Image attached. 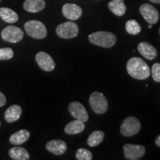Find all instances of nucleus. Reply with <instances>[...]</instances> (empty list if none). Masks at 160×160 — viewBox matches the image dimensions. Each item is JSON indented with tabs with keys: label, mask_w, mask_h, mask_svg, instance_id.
Wrapping results in <instances>:
<instances>
[{
	"label": "nucleus",
	"mask_w": 160,
	"mask_h": 160,
	"mask_svg": "<svg viewBox=\"0 0 160 160\" xmlns=\"http://www.w3.org/2000/svg\"><path fill=\"white\" fill-rule=\"evenodd\" d=\"M30 137V132L27 130H20L17 133L12 134L10 137V142L12 145H19L25 143Z\"/></svg>",
	"instance_id": "nucleus-18"
},
{
	"label": "nucleus",
	"mask_w": 160,
	"mask_h": 160,
	"mask_svg": "<svg viewBox=\"0 0 160 160\" xmlns=\"http://www.w3.org/2000/svg\"><path fill=\"white\" fill-rule=\"evenodd\" d=\"M124 156L129 160H137L145 155V148L143 145L126 144L123 146Z\"/></svg>",
	"instance_id": "nucleus-8"
},
{
	"label": "nucleus",
	"mask_w": 160,
	"mask_h": 160,
	"mask_svg": "<svg viewBox=\"0 0 160 160\" xmlns=\"http://www.w3.org/2000/svg\"><path fill=\"white\" fill-rule=\"evenodd\" d=\"M0 125H1V122H0Z\"/></svg>",
	"instance_id": "nucleus-32"
},
{
	"label": "nucleus",
	"mask_w": 160,
	"mask_h": 160,
	"mask_svg": "<svg viewBox=\"0 0 160 160\" xmlns=\"http://www.w3.org/2000/svg\"><path fill=\"white\" fill-rule=\"evenodd\" d=\"M0 1H1V0H0Z\"/></svg>",
	"instance_id": "nucleus-33"
},
{
	"label": "nucleus",
	"mask_w": 160,
	"mask_h": 160,
	"mask_svg": "<svg viewBox=\"0 0 160 160\" xmlns=\"http://www.w3.org/2000/svg\"><path fill=\"white\" fill-rule=\"evenodd\" d=\"M148 28H152V25H151V24H150V25L148 26Z\"/></svg>",
	"instance_id": "nucleus-30"
},
{
	"label": "nucleus",
	"mask_w": 160,
	"mask_h": 160,
	"mask_svg": "<svg viewBox=\"0 0 160 160\" xmlns=\"http://www.w3.org/2000/svg\"><path fill=\"white\" fill-rule=\"evenodd\" d=\"M46 149L55 155H62L67 151V145L62 140L53 139L46 144Z\"/></svg>",
	"instance_id": "nucleus-13"
},
{
	"label": "nucleus",
	"mask_w": 160,
	"mask_h": 160,
	"mask_svg": "<svg viewBox=\"0 0 160 160\" xmlns=\"http://www.w3.org/2000/svg\"><path fill=\"white\" fill-rule=\"evenodd\" d=\"M125 29L129 34L137 35L141 31V26L136 20L131 19L126 22Z\"/></svg>",
	"instance_id": "nucleus-23"
},
{
	"label": "nucleus",
	"mask_w": 160,
	"mask_h": 160,
	"mask_svg": "<svg viewBox=\"0 0 160 160\" xmlns=\"http://www.w3.org/2000/svg\"><path fill=\"white\" fill-rule=\"evenodd\" d=\"M76 158L78 160H91L93 159V155L89 150L79 148L76 153Z\"/></svg>",
	"instance_id": "nucleus-24"
},
{
	"label": "nucleus",
	"mask_w": 160,
	"mask_h": 160,
	"mask_svg": "<svg viewBox=\"0 0 160 160\" xmlns=\"http://www.w3.org/2000/svg\"><path fill=\"white\" fill-rule=\"evenodd\" d=\"M155 143H156V145L158 146V147L160 148V135H159L157 137V139H156V140H155Z\"/></svg>",
	"instance_id": "nucleus-28"
},
{
	"label": "nucleus",
	"mask_w": 160,
	"mask_h": 160,
	"mask_svg": "<svg viewBox=\"0 0 160 160\" xmlns=\"http://www.w3.org/2000/svg\"><path fill=\"white\" fill-rule=\"evenodd\" d=\"M25 30L28 35L33 39H42L47 36V29L45 25L37 20H31L25 24Z\"/></svg>",
	"instance_id": "nucleus-3"
},
{
	"label": "nucleus",
	"mask_w": 160,
	"mask_h": 160,
	"mask_svg": "<svg viewBox=\"0 0 160 160\" xmlns=\"http://www.w3.org/2000/svg\"><path fill=\"white\" fill-rule=\"evenodd\" d=\"M89 42L93 45L109 48L117 42V37L113 33L107 31H97L91 33L88 37Z\"/></svg>",
	"instance_id": "nucleus-2"
},
{
	"label": "nucleus",
	"mask_w": 160,
	"mask_h": 160,
	"mask_svg": "<svg viewBox=\"0 0 160 160\" xmlns=\"http://www.w3.org/2000/svg\"><path fill=\"white\" fill-rule=\"evenodd\" d=\"M45 0H25L23 8L26 11L30 13H37L45 8Z\"/></svg>",
	"instance_id": "nucleus-15"
},
{
	"label": "nucleus",
	"mask_w": 160,
	"mask_h": 160,
	"mask_svg": "<svg viewBox=\"0 0 160 160\" xmlns=\"http://www.w3.org/2000/svg\"><path fill=\"white\" fill-rule=\"evenodd\" d=\"M141 129V123L134 117H127L124 120L120 127L122 135L125 137H132L137 134Z\"/></svg>",
	"instance_id": "nucleus-5"
},
{
	"label": "nucleus",
	"mask_w": 160,
	"mask_h": 160,
	"mask_svg": "<svg viewBox=\"0 0 160 160\" xmlns=\"http://www.w3.org/2000/svg\"><path fill=\"white\" fill-rule=\"evenodd\" d=\"M85 129V123L82 121L76 119L69 122L65 128V133L69 135L77 134L81 133Z\"/></svg>",
	"instance_id": "nucleus-17"
},
{
	"label": "nucleus",
	"mask_w": 160,
	"mask_h": 160,
	"mask_svg": "<svg viewBox=\"0 0 160 160\" xmlns=\"http://www.w3.org/2000/svg\"><path fill=\"white\" fill-rule=\"evenodd\" d=\"M0 17L8 23H14L19 19V16L17 13L8 8H0Z\"/></svg>",
	"instance_id": "nucleus-21"
},
{
	"label": "nucleus",
	"mask_w": 160,
	"mask_h": 160,
	"mask_svg": "<svg viewBox=\"0 0 160 160\" xmlns=\"http://www.w3.org/2000/svg\"><path fill=\"white\" fill-rule=\"evenodd\" d=\"M138 51L146 59L152 60L155 59L157 56V51L153 46L150 45L149 43L142 42L138 45Z\"/></svg>",
	"instance_id": "nucleus-14"
},
{
	"label": "nucleus",
	"mask_w": 160,
	"mask_h": 160,
	"mask_svg": "<svg viewBox=\"0 0 160 160\" xmlns=\"http://www.w3.org/2000/svg\"><path fill=\"white\" fill-rule=\"evenodd\" d=\"M159 33H160V28H159Z\"/></svg>",
	"instance_id": "nucleus-31"
},
{
	"label": "nucleus",
	"mask_w": 160,
	"mask_h": 160,
	"mask_svg": "<svg viewBox=\"0 0 160 160\" xmlns=\"http://www.w3.org/2000/svg\"><path fill=\"white\" fill-rule=\"evenodd\" d=\"M56 33L58 37L62 39H73L79 33V27L73 22H66L57 26Z\"/></svg>",
	"instance_id": "nucleus-6"
},
{
	"label": "nucleus",
	"mask_w": 160,
	"mask_h": 160,
	"mask_svg": "<svg viewBox=\"0 0 160 160\" xmlns=\"http://www.w3.org/2000/svg\"><path fill=\"white\" fill-rule=\"evenodd\" d=\"M90 106L98 114H103L107 111L108 102L106 97L100 92H93L89 98Z\"/></svg>",
	"instance_id": "nucleus-4"
},
{
	"label": "nucleus",
	"mask_w": 160,
	"mask_h": 160,
	"mask_svg": "<svg viewBox=\"0 0 160 160\" xmlns=\"http://www.w3.org/2000/svg\"><path fill=\"white\" fill-rule=\"evenodd\" d=\"M108 8L112 13L118 17H122L126 12L124 0H112L108 3Z\"/></svg>",
	"instance_id": "nucleus-20"
},
{
	"label": "nucleus",
	"mask_w": 160,
	"mask_h": 160,
	"mask_svg": "<svg viewBox=\"0 0 160 160\" xmlns=\"http://www.w3.org/2000/svg\"><path fill=\"white\" fill-rule=\"evenodd\" d=\"M1 36L5 42L10 43H17L23 39L24 33L19 28L10 25L3 29Z\"/></svg>",
	"instance_id": "nucleus-7"
},
{
	"label": "nucleus",
	"mask_w": 160,
	"mask_h": 160,
	"mask_svg": "<svg viewBox=\"0 0 160 160\" xmlns=\"http://www.w3.org/2000/svg\"><path fill=\"white\" fill-rule=\"evenodd\" d=\"M69 113L76 119L82 122H87L88 120V113L82 105V104L78 102H73L68 106Z\"/></svg>",
	"instance_id": "nucleus-10"
},
{
	"label": "nucleus",
	"mask_w": 160,
	"mask_h": 160,
	"mask_svg": "<svg viewBox=\"0 0 160 160\" xmlns=\"http://www.w3.org/2000/svg\"><path fill=\"white\" fill-rule=\"evenodd\" d=\"M10 157L13 160H28L30 154L26 149L21 147H13L8 151Z\"/></svg>",
	"instance_id": "nucleus-19"
},
{
	"label": "nucleus",
	"mask_w": 160,
	"mask_h": 160,
	"mask_svg": "<svg viewBox=\"0 0 160 160\" xmlns=\"http://www.w3.org/2000/svg\"><path fill=\"white\" fill-rule=\"evenodd\" d=\"M105 137V133L101 131H93L88 139V145L90 147H96L99 145L103 141Z\"/></svg>",
	"instance_id": "nucleus-22"
},
{
	"label": "nucleus",
	"mask_w": 160,
	"mask_h": 160,
	"mask_svg": "<svg viewBox=\"0 0 160 160\" xmlns=\"http://www.w3.org/2000/svg\"><path fill=\"white\" fill-rule=\"evenodd\" d=\"M128 74L134 79L143 80L148 79L151 74V70L147 63L139 57H133L127 63Z\"/></svg>",
	"instance_id": "nucleus-1"
},
{
	"label": "nucleus",
	"mask_w": 160,
	"mask_h": 160,
	"mask_svg": "<svg viewBox=\"0 0 160 160\" xmlns=\"http://www.w3.org/2000/svg\"><path fill=\"white\" fill-rule=\"evenodd\" d=\"M13 57V50L10 48H0V60H8Z\"/></svg>",
	"instance_id": "nucleus-25"
},
{
	"label": "nucleus",
	"mask_w": 160,
	"mask_h": 160,
	"mask_svg": "<svg viewBox=\"0 0 160 160\" xmlns=\"http://www.w3.org/2000/svg\"><path fill=\"white\" fill-rule=\"evenodd\" d=\"M62 13L64 17L72 21L79 19L82 14V9L75 4L68 3L63 5Z\"/></svg>",
	"instance_id": "nucleus-12"
},
{
	"label": "nucleus",
	"mask_w": 160,
	"mask_h": 160,
	"mask_svg": "<svg viewBox=\"0 0 160 160\" xmlns=\"http://www.w3.org/2000/svg\"><path fill=\"white\" fill-rule=\"evenodd\" d=\"M6 104V97L2 92H0V107H2Z\"/></svg>",
	"instance_id": "nucleus-27"
},
{
	"label": "nucleus",
	"mask_w": 160,
	"mask_h": 160,
	"mask_svg": "<svg viewBox=\"0 0 160 160\" xmlns=\"http://www.w3.org/2000/svg\"><path fill=\"white\" fill-rule=\"evenodd\" d=\"M22 112V110L19 105H12L6 110L5 113V119L6 122L9 123L14 122L21 117Z\"/></svg>",
	"instance_id": "nucleus-16"
},
{
	"label": "nucleus",
	"mask_w": 160,
	"mask_h": 160,
	"mask_svg": "<svg viewBox=\"0 0 160 160\" xmlns=\"http://www.w3.org/2000/svg\"><path fill=\"white\" fill-rule=\"evenodd\" d=\"M36 61L41 69L45 71H51L54 69L55 62L52 57L45 52H39L36 55Z\"/></svg>",
	"instance_id": "nucleus-11"
},
{
	"label": "nucleus",
	"mask_w": 160,
	"mask_h": 160,
	"mask_svg": "<svg viewBox=\"0 0 160 160\" xmlns=\"http://www.w3.org/2000/svg\"><path fill=\"white\" fill-rule=\"evenodd\" d=\"M139 12L146 21L151 25L156 24L159 21V12L153 5L150 4H144L139 8Z\"/></svg>",
	"instance_id": "nucleus-9"
},
{
	"label": "nucleus",
	"mask_w": 160,
	"mask_h": 160,
	"mask_svg": "<svg viewBox=\"0 0 160 160\" xmlns=\"http://www.w3.org/2000/svg\"><path fill=\"white\" fill-rule=\"evenodd\" d=\"M150 2L153 3H159L160 2V0H149Z\"/></svg>",
	"instance_id": "nucleus-29"
},
{
	"label": "nucleus",
	"mask_w": 160,
	"mask_h": 160,
	"mask_svg": "<svg viewBox=\"0 0 160 160\" xmlns=\"http://www.w3.org/2000/svg\"><path fill=\"white\" fill-rule=\"evenodd\" d=\"M151 75L155 82H160V63H155L152 66Z\"/></svg>",
	"instance_id": "nucleus-26"
}]
</instances>
